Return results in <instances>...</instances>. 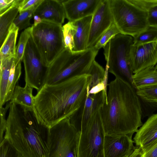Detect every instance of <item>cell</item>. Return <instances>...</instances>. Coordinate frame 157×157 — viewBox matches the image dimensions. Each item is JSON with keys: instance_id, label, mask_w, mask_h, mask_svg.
<instances>
[{"instance_id": "cell-39", "label": "cell", "mask_w": 157, "mask_h": 157, "mask_svg": "<svg viewBox=\"0 0 157 157\" xmlns=\"http://www.w3.org/2000/svg\"><path fill=\"white\" fill-rule=\"evenodd\" d=\"M155 67H156V68H157V65H156V66H155Z\"/></svg>"}, {"instance_id": "cell-1", "label": "cell", "mask_w": 157, "mask_h": 157, "mask_svg": "<svg viewBox=\"0 0 157 157\" xmlns=\"http://www.w3.org/2000/svg\"><path fill=\"white\" fill-rule=\"evenodd\" d=\"M105 101L99 109L105 134L132 136L143 124L140 98L132 85L116 78L108 84Z\"/></svg>"}, {"instance_id": "cell-21", "label": "cell", "mask_w": 157, "mask_h": 157, "mask_svg": "<svg viewBox=\"0 0 157 157\" xmlns=\"http://www.w3.org/2000/svg\"><path fill=\"white\" fill-rule=\"evenodd\" d=\"M132 87L137 89L157 86V68L150 67L142 70L132 76Z\"/></svg>"}, {"instance_id": "cell-2", "label": "cell", "mask_w": 157, "mask_h": 157, "mask_svg": "<svg viewBox=\"0 0 157 157\" xmlns=\"http://www.w3.org/2000/svg\"><path fill=\"white\" fill-rule=\"evenodd\" d=\"M4 136L23 157H49L50 128L36 109L10 103Z\"/></svg>"}, {"instance_id": "cell-6", "label": "cell", "mask_w": 157, "mask_h": 157, "mask_svg": "<svg viewBox=\"0 0 157 157\" xmlns=\"http://www.w3.org/2000/svg\"><path fill=\"white\" fill-rule=\"evenodd\" d=\"M133 38L119 33L103 48L107 71L132 85L133 73L130 64V53Z\"/></svg>"}, {"instance_id": "cell-10", "label": "cell", "mask_w": 157, "mask_h": 157, "mask_svg": "<svg viewBox=\"0 0 157 157\" xmlns=\"http://www.w3.org/2000/svg\"><path fill=\"white\" fill-rule=\"evenodd\" d=\"M22 61L25 84L38 92L44 85L48 67L43 64L32 36L27 43Z\"/></svg>"}, {"instance_id": "cell-9", "label": "cell", "mask_w": 157, "mask_h": 157, "mask_svg": "<svg viewBox=\"0 0 157 157\" xmlns=\"http://www.w3.org/2000/svg\"><path fill=\"white\" fill-rule=\"evenodd\" d=\"M50 128L51 142L49 157H77V131L69 118Z\"/></svg>"}, {"instance_id": "cell-3", "label": "cell", "mask_w": 157, "mask_h": 157, "mask_svg": "<svg viewBox=\"0 0 157 157\" xmlns=\"http://www.w3.org/2000/svg\"><path fill=\"white\" fill-rule=\"evenodd\" d=\"M90 75L85 74L52 85H44L35 96L37 112L50 127L70 117L85 100Z\"/></svg>"}, {"instance_id": "cell-15", "label": "cell", "mask_w": 157, "mask_h": 157, "mask_svg": "<svg viewBox=\"0 0 157 157\" xmlns=\"http://www.w3.org/2000/svg\"><path fill=\"white\" fill-rule=\"evenodd\" d=\"M132 136L126 135L105 134L104 157L129 156L136 148L134 145Z\"/></svg>"}, {"instance_id": "cell-16", "label": "cell", "mask_w": 157, "mask_h": 157, "mask_svg": "<svg viewBox=\"0 0 157 157\" xmlns=\"http://www.w3.org/2000/svg\"><path fill=\"white\" fill-rule=\"evenodd\" d=\"M102 0H62L66 18L73 22L93 15Z\"/></svg>"}, {"instance_id": "cell-14", "label": "cell", "mask_w": 157, "mask_h": 157, "mask_svg": "<svg viewBox=\"0 0 157 157\" xmlns=\"http://www.w3.org/2000/svg\"><path fill=\"white\" fill-rule=\"evenodd\" d=\"M131 68L135 74L157 63V41L131 46L130 53Z\"/></svg>"}, {"instance_id": "cell-5", "label": "cell", "mask_w": 157, "mask_h": 157, "mask_svg": "<svg viewBox=\"0 0 157 157\" xmlns=\"http://www.w3.org/2000/svg\"><path fill=\"white\" fill-rule=\"evenodd\" d=\"M113 23L121 33L135 37L149 26L146 10L136 0H109Z\"/></svg>"}, {"instance_id": "cell-8", "label": "cell", "mask_w": 157, "mask_h": 157, "mask_svg": "<svg viewBox=\"0 0 157 157\" xmlns=\"http://www.w3.org/2000/svg\"><path fill=\"white\" fill-rule=\"evenodd\" d=\"M99 109L95 113L87 125L82 130L77 132L76 147L77 157H104L105 133Z\"/></svg>"}, {"instance_id": "cell-4", "label": "cell", "mask_w": 157, "mask_h": 157, "mask_svg": "<svg viewBox=\"0 0 157 157\" xmlns=\"http://www.w3.org/2000/svg\"><path fill=\"white\" fill-rule=\"evenodd\" d=\"M98 51L94 48L78 52L65 49L48 67L44 85L54 84L87 74Z\"/></svg>"}, {"instance_id": "cell-40", "label": "cell", "mask_w": 157, "mask_h": 157, "mask_svg": "<svg viewBox=\"0 0 157 157\" xmlns=\"http://www.w3.org/2000/svg\"><path fill=\"white\" fill-rule=\"evenodd\" d=\"M129 156H125V157H128Z\"/></svg>"}, {"instance_id": "cell-29", "label": "cell", "mask_w": 157, "mask_h": 157, "mask_svg": "<svg viewBox=\"0 0 157 157\" xmlns=\"http://www.w3.org/2000/svg\"><path fill=\"white\" fill-rule=\"evenodd\" d=\"M133 38L134 46L157 41V27L149 26Z\"/></svg>"}, {"instance_id": "cell-36", "label": "cell", "mask_w": 157, "mask_h": 157, "mask_svg": "<svg viewBox=\"0 0 157 157\" xmlns=\"http://www.w3.org/2000/svg\"><path fill=\"white\" fill-rule=\"evenodd\" d=\"M143 154L144 157H157V141Z\"/></svg>"}, {"instance_id": "cell-22", "label": "cell", "mask_w": 157, "mask_h": 157, "mask_svg": "<svg viewBox=\"0 0 157 157\" xmlns=\"http://www.w3.org/2000/svg\"><path fill=\"white\" fill-rule=\"evenodd\" d=\"M23 0H16L14 4L0 15V45L2 46L9 33L10 28L18 12Z\"/></svg>"}, {"instance_id": "cell-38", "label": "cell", "mask_w": 157, "mask_h": 157, "mask_svg": "<svg viewBox=\"0 0 157 157\" xmlns=\"http://www.w3.org/2000/svg\"><path fill=\"white\" fill-rule=\"evenodd\" d=\"M33 17L34 21L33 25L34 27L37 26L42 21L40 17L37 15H34Z\"/></svg>"}, {"instance_id": "cell-33", "label": "cell", "mask_w": 157, "mask_h": 157, "mask_svg": "<svg viewBox=\"0 0 157 157\" xmlns=\"http://www.w3.org/2000/svg\"><path fill=\"white\" fill-rule=\"evenodd\" d=\"M10 106V102L6 103L5 107H0V144L4 140V133L6 131L7 119L6 118V113L9 109Z\"/></svg>"}, {"instance_id": "cell-25", "label": "cell", "mask_w": 157, "mask_h": 157, "mask_svg": "<svg viewBox=\"0 0 157 157\" xmlns=\"http://www.w3.org/2000/svg\"><path fill=\"white\" fill-rule=\"evenodd\" d=\"M33 26H31L25 29L21 33L16 46V54L14 61L16 65L22 61L24 52L29 39L32 35Z\"/></svg>"}, {"instance_id": "cell-28", "label": "cell", "mask_w": 157, "mask_h": 157, "mask_svg": "<svg viewBox=\"0 0 157 157\" xmlns=\"http://www.w3.org/2000/svg\"><path fill=\"white\" fill-rule=\"evenodd\" d=\"M76 30V26L73 22L68 21L62 26L65 48L72 52H73L75 46L74 37Z\"/></svg>"}, {"instance_id": "cell-12", "label": "cell", "mask_w": 157, "mask_h": 157, "mask_svg": "<svg viewBox=\"0 0 157 157\" xmlns=\"http://www.w3.org/2000/svg\"><path fill=\"white\" fill-rule=\"evenodd\" d=\"M107 91L96 94H88L80 107L69 117L71 123L77 132L83 129L95 113L103 105L107 97Z\"/></svg>"}, {"instance_id": "cell-18", "label": "cell", "mask_w": 157, "mask_h": 157, "mask_svg": "<svg viewBox=\"0 0 157 157\" xmlns=\"http://www.w3.org/2000/svg\"><path fill=\"white\" fill-rule=\"evenodd\" d=\"M34 15H37L42 21L62 25L66 18L62 0H43L36 9Z\"/></svg>"}, {"instance_id": "cell-20", "label": "cell", "mask_w": 157, "mask_h": 157, "mask_svg": "<svg viewBox=\"0 0 157 157\" xmlns=\"http://www.w3.org/2000/svg\"><path fill=\"white\" fill-rule=\"evenodd\" d=\"M33 88L25 84L24 87L16 85L10 102L21 106L26 110L36 109L35 99L33 94Z\"/></svg>"}, {"instance_id": "cell-32", "label": "cell", "mask_w": 157, "mask_h": 157, "mask_svg": "<svg viewBox=\"0 0 157 157\" xmlns=\"http://www.w3.org/2000/svg\"><path fill=\"white\" fill-rule=\"evenodd\" d=\"M0 157H23L11 144L4 139L0 144Z\"/></svg>"}, {"instance_id": "cell-11", "label": "cell", "mask_w": 157, "mask_h": 157, "mask_svg": "<svg viewBox=\"0 0 157 157\" xmlns=\"http://www.w3.org/2000/svg\"><path fill=\"white\" fill-rule=\"evenodd\" d=\"M14 57L0 62V107L10 101L21 73V62L16 65Z\"/></svg>"}, {"instance_id": "cell-24", "label": "cell", "mask_w": 157, "mask_h": 157, "mask_svg": "<svg viewBox=\"0 0 157 157\" xmlns=\"http://www.w3.org/2000/svg\"><path fill=\"white\" fill-rule=\"evenodd\" d=\"M87 74L90 78L87 87V92L95 86L107 82V73L95 60L92 63Z\"/></svg>"}, {"instance_id": "cell-30", "label": "cell", "mask_w": 157, "mask_h": 157, "mask_svg": "<svg viewBox=\"0 0 157 157\" xmlns=\"http://www.w3.org/2000/svg\"><path fill=\"white\" fill-rule=\"evenodd\" d=\"M135 90L140 99L148 102L157 104V86L141 88Z\"/></svg>"}, {"instance_id": "cell-7", "label": "cell", "mask_w": 157, "mask_h": 157, "mask_svg": "<svg viewBox=\"0 0 157 157\" xmlns=\"http://www.w3.org/2000/svg\"><path fill=\"white\" fill-rule=\"evenodd\" d=\"M31 36L42 62L46 67L65 49L62 25L42 21L33 26Z\"/></svg>"}, {"instance_id": "cell-23", "label": "cell", "mask_w": 157, "mask_h": 157, "mask_svg": "<svg viewBox=\"0 0 157 157\" xmlns=\"http://www.w3.org/2000/svg\"><path fill=\"white\" fill-rule=\"evenodd\" d=\"M18 31V28L12 24L10 28L8 35L0 47V62L9 57H15L16 44Z\"/></svg>"}, {"instance_id": "cell-26", "label": "cell", "mask_w": 157, "mask_h": 157, "mask_svg": "<svg viewBox=\"0 0 157 157\" xmlns=\"http://www.w3.org/2000/svg\"><path fill=\"white\" fill-rule=\"evenodd\" d=\"M147 12L149 26L157 27V0H136Z\"/></svg>"}, {"instance_id": "cell-13", "label": "cell", "mask_w": 157, "mask_h": 157, "mask_svg": "<svg viewBox=\"0 0 157 157\" xmlns=\"http://www.w3.org/2000/svg\"><path fill=\"white\" fill-rule=\"evenodd\" d=\"M113 23L109 0H102L92 16L87 48H93Z\"/></svg>"}, {"instance_id": "cell-31", "label": "cell", "mask_w": 157, "mask_h": 157, "mask_svg": "<svg viewBox=\"0 0 157 157\" xmlns=\"http://www.w3.org/2000/svg\"><path fill=\"white\" fill-rule=\"evenodd\" d=\"M119 33H121L119 30L113 23L102 34L93 48L98 50L103 48L112 38Z\"/></svg>"}, {"instance_id": "cell-34", "label": "cell", "mask_w": 157, "mask_h": 157, "mask_svg": "<svg viewBox=\"0 0 157 157\" xmlns=\"http://www.w3.org/2000/svg\"><path fill=\"white\" fill-rule=\"evenodd\" d=\"M43 0H23L19 7V13L39 4Z\"/></svg>"}, {"instance_id": "cell-37", "label": "cell", "mask_w": 157, "mask_h": 157, "mask_svg": "<svg viewBox=\"0 0 157 157\" xmlns=\"http://www.w3.org/2000/svg\"><path fill=\"white\" fill-rule=\"evenodd\" d=\"M136 147L128 157H144V154L140 147Z\"/></svg>"}, {"instance_id": "cell-35", "label": "cell", "mask_w": 157, "mask_h": 157, "mask_svg": "<svg viewBox=\"0 0 157 157\" xmlns=\"http://www.w3.org/2000/svg\"><path fill=\"white\" fill-rule=\"evenodd\" d=\"M16 1V0H0V15L12 6Z\"/></svg>"}, {"instance_id": "cell-17", "label": "cell", "mask_w": 157, "mask_h": 157, "mask_svg": "<svg viewBox=\"0 0 157 157\" xmlns=\"http://www.w3.org/2000/svg\"><path fill=\"white\" fill-rule=\"evenodd\" d=\"M143 153L157 141V113L151 115L138 129L133 138Z\"/></svg>"}, {"instance_id": "cell-19", "label": "cell", "mask_w": 157, "mask_h": 157, "mask_svg": "<svg viewBox=\"0 0 157 157\" xmlns=\"http://www.w3.org/2000/svg\"><path fill=\"white\" fill-rule=\"evenodd\" d=\"M93 15L73 21L76 28L74 35V52L84 51L87 49L90 26Z\"/></svg>"}, {"instance_id": "cell-27", "label": "cell", "mask_w": 157, "mask_h": 157, "mask_svg": "<svg viewBox=\"0 0 157 157\" xmlns=\"http://www.w3.org/2000/svg\"><path fill=\"white\" fill-rule=\"evenodd\" d=\"M39 4L19 13V14L16 17L12 23L18 28L19 31L25 29L32 25L30 23V20L33 17L34 12Z\"/></svg>"}]
</instances>
